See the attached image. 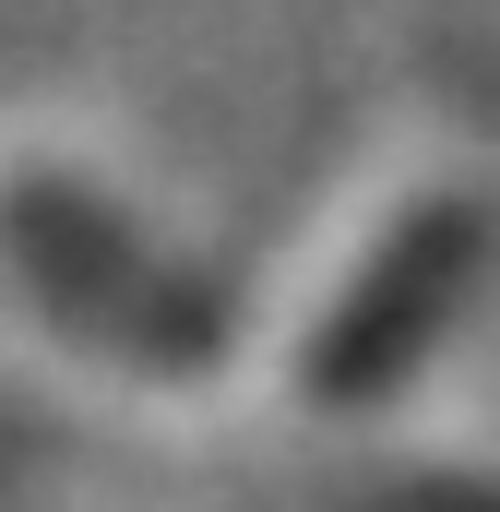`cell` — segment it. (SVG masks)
Instances as JSON below:
<instances>
[{"label": "cell", "mask_w": 500, "mask_h": 512, "mask_svg": "<svg viewBox=\"0 0 500 512\" xmlns=\"http://www.w3.org/2000/svg\"><path fill=\"white\" fill-rule=\"evenodd\" d=\"M465 262V215L453 203H405V215H381L370 251H358V274L322 298V322H310V370L346 393L370 382L393 346H417V310L441 298V274Z\"/></svg>", "instance_id": "6da1fadb"}]
</instances>
